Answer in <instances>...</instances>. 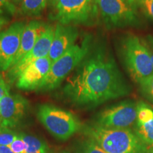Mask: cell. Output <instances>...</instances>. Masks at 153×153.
<instances>
[{"label": "cell", "instance_id": "6da1fadb", "mask_svg": "<svg viewBox=\"0 0 153 153\" xmlns=\"http://www.w3.org/2000/svg\"><path fill=\"white\" fill-rule=\"evenodd\" d=\"M63 94L72 104L92 108L128 95L131 87L123 77L106 45L94 43L66 78Z\"/></svg>", "mask_w": 153, "mask_h": 153}, {"label": "cell", "instance_id": "7a4b0ae2", "mask_svg": "<svg viewBox=\"0 0 153 153\" xmlns=\"http://www.w3.org/2000/svg\"><path fill=\"white\" fill-rule=\"evenodd\" d=\"M85 133L107 153H153V147L131 129H108L94 123L87 126Z\"/></svg>", "mask_w": 153, "mask_h": 153}, {"label": "cell", "instance_id": "3957f363", "mask_svg": "<svg viewBox=\"0 0 153 153\" xmlns=\"http://www.w3.org/2000/svg\"><path fill=\"white\" fill-rule=\"evenodd\" d=\"M118 53L131 79L139 84L153 74V65L143 38L133 33L120 38Z\"/></svg>", "mask_w": 153, "mask_h": 153}, {"label": "cell", "instance_id": "277c9868", "mask_svg": "<svg viewBox=\"0 0 153 153\" xmlns=\"http://www.w3.org/2000/svg\"><path fill=\"white\" fill-rule=\"evenodd\" d=\"M93 43L90 35H86L51 65L50 71L38 91L56 89L73 72L89 52Z\"/></svg>", "mask_w": 153, "mask_h": 153}, {"label": "cell", "instance_id": "5b68a950", "mask_svg": "<svg viewBox=\"0 0 153 153\" xmlns=\"http://www.w3.org/2000/svg\"><path fill=\"white\" fill-rule=\"evenodd\" d=\"M51 19L64 25L94 24L98 9L95 0H53Z\"/></svg>", "mask_w": 153, "mask_h": 153}, {"label": "cell", "instance_id": "8992f818", "mask_svg": "<svg viewBox=\"0 0 153 153\" xmlns=\"http://www.w3.org/2000/svg\"><path fill=\"white\" fill-rule=\"evenodd\" d=\"M37 118L53 136L67 140L81 128L79 120L71 112L51 104L38 107Z\"/></svg>", "mask_w": 153, "mask_h": 153}, {"label": "cell", "instance_id": "52a82bcc", "mask_svg": "<svg viewBox=\"0 0 153 153\" xmlns=\"http://www.w3.org/2000/svg\"><path fill=\"white\" fill-rule=\"evenodd\" d=\"M95 3L107 28L112 29L139 24L133 7L123 0H95Z\"/></svg>", "mask_w": 153, "mask_h": 153}, {"label": "cell", "instance_id": "ba28073f", "mask_svg": "<svg viewBox=\"0 0 153 153\" xmlns=\"http://www.w3.org/2000/svg\"><path fill=\"white\" fill-rule=\"evenodd\" d=\"M137 122V104L123 101L102 110L95 124L108 129H131Z\"/></svg>", "mask_w": 153, "mask_h": 153}, {"label": "cell", "instance_id": "9c48e42d", "mask_svg": "<svg viewBox=\"0 0 153 153\" xmlns=\"http://www.w3.org/2000/svg\"><path fill=\"white\" fill-rule=\"evenodd\" d=\"M54 32V26L52 25L45 26L31 51L8 70L7 73L8 84L14 83L23 70L31 63L38 59L48 56Z\"/></svg>", "mask_w": 153, "mask_h": 153}, {"label": "cell", "instance_id": "30bf717a", "mask_svg": "<svg viewBox=\"0 0 153 153\" xmlns=\"http://www.w3.org/2000/svg\"><path fill=\"white\" fill-rule=\"evenodd\" d=\"M25 26L24 22H17L0 32V72L8 71L14 63Z\"/></svg>", "mask_w": 153, "mask_h": 153}, {"label": "cell", "instance_id": "8fae6325", "mask_svg": "<svg viewBox=\"0 0 153 153\" xmlns=\"http://www.w3.org/2000/svg\"><path fill=\"white\" fill-rule=\"evenodd\" d=\"M51 65L48 56L31 63L17 77L16 87L23 91H38L48 74Z\"/></svg>", "mask_w": 153, "mask_h": 153}, {"label": "cell", "instance_id": "7c38bea8", "mask_svg": "<svg viewBox=\"0 0 153 153\" xmlns=\"http://www.w3.org/2000/svg\"><path fill=\"white\" fill-rule=\"evenodd\" d=\"M28 108V101L19 94H8L0 99V127L11 129L24 118Z\"/></svg>", "mask_w": 153, "mask_h": 153}, {"label": "cell", "instance_id": "4fadbf2b", "mask_svg": "<svg viewBox=\"0 0 153 153\" xmlns=\"http://www.w3.org/2000/svg\"><path fill=\"white\" fill-rule=\"evenodd\" d=\"M78 36L79 30L74 25H64L59 23L56 25L48 54L52 63L73 46Z\"/></svg>", "mask_w": 153, "mask_h": 153}, {"label": "cell", "instance_id": "5bb4252c", "mask_svg": "<svg viewBox=\"0 0 153 153\" xmlns=\"http://www.w3.org/2000/svg\"><path fill=\"white\" fill-rule=\"evenodd\" d=\"M45 27V25L38 21H31L26 24L21 39L19 52L15 57L14 63L11 66L18 62L23 57L31 51Z\"/></svg>", "mask_w": 153, "mask_h": 153}, {"label": "cell", "instance_id": "9a60e30c", "mask_svg": "<svg viewBox=\"0 0 153 153\" xmlns=\"http://www.w3.org/2000/svg\"><path fill=\"white\" fill-rule=\"evenodd\" d=\"M48 0H22L21 12L28 16H40L47 6Z\"/></svg>", "mask_w": 153, "mask_h": 153}, {"label": "cell", "instance_id": "2e32d148", "mask_svg": "<svg viewBox=\"0 0 153 153\" xmlns=\"http://www.w3.org/2000/svg\"><path fill=\"white\" fill-rule=\"evenodd\" d=\"M19 136L26 145V153H48L47 145L38 137L26 133H19Z\"/></svg>", "mask_w": 153, "mask_h": 153}, {"label": "cell", "instance_id": "e0dca14e", "mask_svg": "<svg viewBox=\"0 0 153 153\" xmlns=\"http://www.w3.org/2000/svg\"><path fill=\"white\" fill-rule=\"evenodd\" d=\"M135 131L147 144L153 147V118L143 122H136Z\"/></svg>", "mask_w": 153, "mask_h": 153}, {"label": "cell", "instance_id": "ac0fdd59", "mask_svg": "<svg viewBox=\"0 0 153 153\" xmlns=\"http://www.w3.org/2000/svg\"><path fill=\"white\" fill-rule=\"evenodd\" d=\"M76 153H107L92 140L88 138L84 141Z\"/></svg>", "mask_w": 153, "mask_h": 153}, {"label": "cell", "instance_id": "d6986e66", "mask_svg": "<svg viewBox=\"0 0 153 153\" xmlns=\"http://www.w3.org/2000/svg\"><path fill=\"white\" fill-rule=\"evenodd\" d=\"M138 85L141 92L145 96V98L153 104V74L150 77L140 82Z\"/></svg>", "mask_w": 153, "mask_h": 153}, {"label": "cell", "instance_id": "ffe728a7", "mask_svg": "<svg viewBox=\"0 0 153 153\" xmlns=\"http://www.w3.org/2000/svg\"><path fill=\"white\" fill-rule=\"evenodd\" d=\"M18 136L19 134L11 129L0 127V145L9 147Z\"/></svg>", "mask_w": 153, "mask_h": 153}, {"label": "cell", "instance_id": "44dd1931", "mask_svg": "<svg viewBox=\"0 0 153 153\" xmlns=\"http://www.w3.org/2000/svg\"><path fill=\"white\" fill-rule=\"evenodd\" d=\"M9 148L14 153H26V145L23 141V140L21 138V137H17L16 139H15L11 144L9 145Z\"/></svg>", "mask_w": 153, "mask_h": 153}, {"label": "cell", "instance_id": "7402d4cb", "mask_svg": "<svg viewBox=\"0 0 153 153\" xmlns=\"http://www.w3.org/2000/svg\"><path fill=\"white\" fill-rule=\"evenodd\" d=\"M139 1L145 16L153 20V0H140Z\"/></svg>", "mask_w": 153, "mask_h": 153}, {"label": "cell", "instance_id": "603a6c76", "mask_svg": "<svg viewBox=\"0 0 153 153\" xmlns=\"http://www.w3.org/2000/svg\"><path fill=\"white\" fill-rule=\"evenodd\" d=\"M5 11L11 14H14L16 11L15 5L11 3L10 0H0V14Z\"/></svg>", "mask_w": 153, "mask_h": 153}, {"label": "cell", "instance_id": "cb8c5ba5", "mask_svg": "<svg viewBox=\"0 0 153 153\" xmlns=\"http://www.w3.org/2000/svg\"><path fill=\"white\" fill-rule=\"evenodd\" d=\"M144 44L148 50L149 55H150L151 61L153 65V37L151 36H148L145 39H143Z\"/></svg>", "mask_w": 153, "mask_h": 153}, {"label": "cell", "instance_id": "d4e9b609", "mask_svg": "<svg viewBox=\"0 0 153 153\" xmlns=\"http://www.w3.org/2000/svg\"><path fill=\"white\" fill-rule=\"evenodd\" d=\"M9 85L4 81L2 76L0 75V99L5 96L9 94Z\"/></svg>", "mask_w": 153, "mask_h": 153}, {"label": "cell", "instance_id": "484cf974", "mask_svg": "<svg viewBox=\"0 0 153 153\" xmlns=\"http://www.w3.org/2000/svg\"><path fill=\"white\" fill-rule=\"evenodd\" d=\"M9 22V19H7V17L0 15V32L2 30L3 28L5 26H7V25L8 24Z\"/></svg>", "mask_w": 153, "mask_h": 153}, {"label": "cell", "instance_id": "4316f807", "mask_svg": "<svg viewBox=\"0 0 153 153\" xmlns=\"http://www.w3.org/2000/svg\"><path fill=\"white\" fill-rule=\"evenodd\" d=\"M0 153H14L8 146L0 145Z\"/></svg>", "mask_w": 153, "mask_h": 153}, {"label": "cell", "instance_id": "83f0119b", "mask_svg": "<svg viewBox=\"0 0 153 153\" xmlns=\"http://www.w3.org/2000/svg\"><path fill=\"white\" fill-rule=\"evenodd\" d=\"M123 1H126V3L128 4L133 6V5L135 4V3L136 2L137 0H123Z\"/></svg>", "mask_w": 153, "mask_h": 153}, {"label": "cell", "instance_id": "f1b7e54d", "mask_svg": "<svg viewBox=\"0 0 153 153\" xmlns=\"http://www.w3.org/2000/svg\"><path fill=\"white\" fill-rule=\"evenodd\" d=\"M22 1V0H10L11 3H12L13 4H16V3H19V1Z\"/></svg>", "mask_w": 153, "mask_h": 153}, {"label": "cell", "instance_id": "f546056e", "mask_svg": "<svg viewBox=\"0 0 153 153\" xmlns=\"http://www.w3.org/2000/svg\"><path fill=\"white\" fill-rule=\"evenodd\" d=\"M0 125H1V115H0Z\"/></svg>", "mask_w": 153, "mask_h": 153}, {"label": "cell", "instance_id": "4dcf8cb0", "mask_svg": "<svg viewBox=\"0 0 153 153\" xmlns=\"http://www.w3.org/2000/svg\"><path fill=\"white\" fill-rule=\"evenodd\" d=\"M50 1H51V2H53V0H50Z\"/></svg>", "mask_w": 153, "mask_h": 153}]
</instances>
